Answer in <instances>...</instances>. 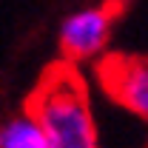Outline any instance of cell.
<instances>
[{
  "instance_id": "cell-1",
  "label": "cell",
  "mask_w": 148,
  "mask_h": 148,
  "mask_svg": "<svg viewBox=\"0 0 148 148\" xmlns=\"http://www.w3.org/2000/svg\"><path fill=\"white\" fill-rule=\"evenodd\" d=\"M29 114L40 123L49 148H100L91 97L74 63H57L29 97Z\"/></svg>"
},
{
  "instance_id": "cell-2",
  "label": "cell",
  "mask_w": 148,
  "mask_h": 148,
  "mask_svg": "<svg viewBox=\"0 0 148 148\" xmlns=\"http://www.w3.org/2000/svg\"><path fill=\"white\" fill-rule=\"evenodd\" d=\"M117 17V6H88L77 9L60 23V51L69 63L94 60L108 49L111 29Z\"/></svg>"
},
{
  "instance_id": "cell-3",
  "label": "cell",
  "mask_w": 148,
  "mask_h": 148,
  "mask_svg": "<svg viewBox=\"0 0 148 148\" xmlns=\"http://www.w3.org/2000/svg\"><path fill=\"white\" fill-rule=\"evenodd\" d=\"M97 80L103 91L137 117H148V66L143 57L108 54L97 66Z\"/></svg>"
},
{
  "instance_id": "cell-4",
  "label": "cell",
  "mask_w": 148,
  "mask_h": 148,
  "mask_svg": "<svg viewBox=\"0 0 148 148\" xmlns=\"http://www.w3.org/2000/svg\"><path fill=\"white\" fill-rule=\"evenodd\" d=\"M0 148H49V143L40 123L26 111L0 123Z\"/></svg>"
}]
</instances>
